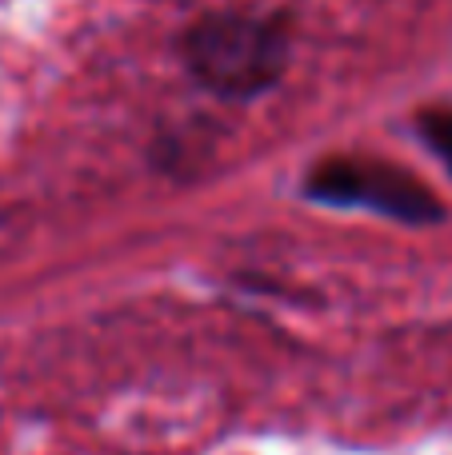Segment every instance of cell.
<instances>
[{
  "mask_svg": "<svg viewBox=\"0 0 452 455\" xmlns=\"http://www.w3.org/2000/svg\"><path fill=\"white\" fill-rule=\"evenodd\" d=\"M421 128H424L429 148L452 168V112H429V116L421 120Z\"/></svg>",
  "mask_w": 452,
  "mask_h": 455,
  "instance_id": "3957f363",
  "label": "cell"
},
{
  "mask_svg": "<svg viewBox=\"0 0 452 455\" xmlns=\"http://www.w3.org/2000/svg\"><path fill=\"white\" fill-rule=\"evenodd\" d=\"M317 196L341 200V204H373L381 212L392 216H408V220H424L437 216V204L424 188H416L408 176L389 172V168H373V164H336L317 172L312 184Z\"/></svg>",
  "mask_w": 452,
  "mask_h": 455,
  "instance_id": "7a4b0ae2",
  "label": "cell"
},
{
  "mask_svg": "<svg viewBox=\"0 0 452 455\" xmlns=\"http://www.w3.org/2000/svg\"><path fill=\"white\" fill-rule=\"evenodd\" d=\"M189 64L221 96H253L285 68V36L256 16H213L189 36Z\"/></svg>",
  "mask_w": 452,
  "mask_h": 455,
  "instance_id": "6da1fadb",
  "label": "cell"
}]
</instances>
